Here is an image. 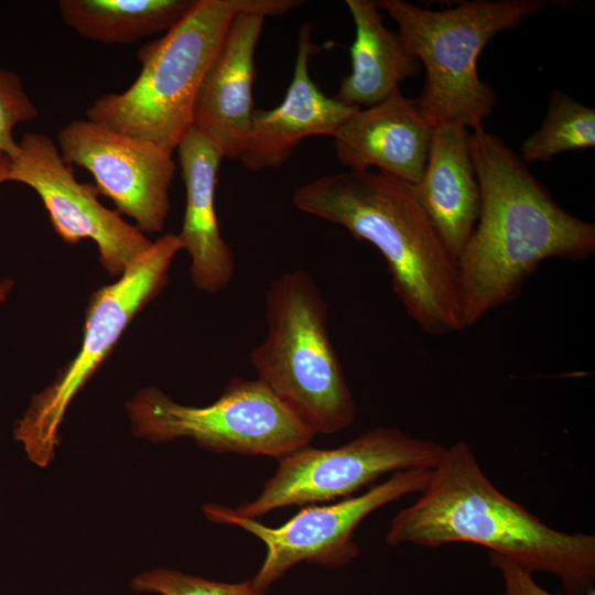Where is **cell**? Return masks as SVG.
<instances>
[{
    "label": "cell",
    "mask_w": 595,
    "mask_h": 595,
    "mask_svg": "<svg viewBox=\"0 0 595 595\" xmlns=\"http://www.w3.org/2000/svg\"><path fill=\"white\" fill-rule=\"evenodd\" d=\"M469 151L482 204L457 258L465 328L515 301L545 260L595 252V225L560 206L504 140L473 130Z\"/></svg>",
    "instance_id": "1"
},
{
    "label": "cell",
    "mask_w": 595,
    "mask_h": 595,
    "mask_svg": "<svg viewBox=\"0 0 595 595\" xmlns=\"http://www.w3.org/2000/svg\"><path fill=\"white\" fill-rule=\"evenodd\" d=\"M419 494L392 518L385 537L388 547L473 543L531 573L558 576L564 595L594 589L595 537L554 529L506 496L484 473L467 442L445 448Z\"/></svg>",
    "instance_id": "2"
},
{
    "label": "cell",
    "mask_w": 595,
    "mask_h": 595,
    "mask_svg": "<svg viewBox=\"0 0 595 595\" xmlns=\"http://www.w3.org/2000/svg\"><path fill=\"white\" fill-rule=\"evenodd\" d=\"M292 201L374 245L405 313L424 333L465 328L457 259L409 184L381 172L348 171L305 183Z\"/></svg>",
    "instance_id": "3"
},
{
    "label": "cell",
    "mask_w": 595,
    "mask_h": 595,
    "mask_svg": "<svg viewBox=\"0 0 595 595\" xmlns=\"http://www.w3.org/2000/svg\"><path fill=\"white\" fill-rule=\"evenodd\" d=\"M296 0H194L164 35L138 51L141 71L122 93L106 94L87 109L88 120L174 151L193 126L203 78L232 18L244 11L284 14Z\"/></svg>",
    "instance_id": "4"
},
{
    "label": "cell",
    "mask_w": 595,
    "mask_h": 595,
    "mask_svg": "<svg viewBox=\"0 0 595 595\" xmlns=\"http://www.w3.org/2000/svg\"><path fill=\"white\" fill-rule=\"evenodd\" d=\"M267 335L249 354L262 381L315 434L337 433L357 408L328 333V305L310 273H282L266 294Z\"/></svg>",
    "instance_id": "5"
},
{
    "label": "cell",
    "mask_w": 595,
    "mask_h": 595,
    "mask_svg": "<svg viewBox=\"0 0 595 595\" xmlns=\"http://www.w3.org/2000/svg\"><path fill=\"white\" fill-rule=\"evenodd\" d=\"M398 24V33L425 69L416 100L433 127L459 123L482 129L497 104L491 85L480 79L477 60L498 33L516 29L542 12L545 0H473L441 11L403 0L376 1Z\"/></svg>",
    "instance_id": "6"
},
{
    "label": "cell",
    "mask_w": 595,
    "mask_h": 595,
    "mask_svg": "<svg viewBox=\"0 0 595 595\" xmlns=\"http://www.w3.org/2000/svg\"><path fill=\"white\" fill-rule=\"evenodd\" d=\"M126 408L138 437L156 443L187 437L217 453L280 459L316 436L258 378H230L220 397L203 407L178 403L151 387Z\"/></svg>",
    "instance_id": "7"
},
{
    "label": "cell",
    "mask_w": 595,
    "mask_h": 595,
    "mask_svg": "<svg viewBox=\"0 0 595 595\" xmlns=\"http://www.w3.org/2000/svg\"><path fill=\"white\" fill-rule=\"evenodd\" d=\"M183 250L176 234L152 241L119 279L96 290L86 309L82 346L54 381L34 394L14 428L31 462L46 466L58 444V428L65 411L111 353L132 318L166 285L174 257Z\"/></svg>",
    "instance_id": "8"
},
{
    "label": "cell",
    "mask_w": 595,
    "mask_h": 595,
    "mask_svg": "<svg viewBox=\"0 0 595 595\" xmlns=\"http://www.w3.org/2000/svg\"><path fill=\"white\" fill-rule=\"evenodd\" d=\"M446 446L413 437L398 428L379 426L333 448L310 444L278 459L260 494L234 511L257 519L288 506H309L350 497L380 476L432 469Z\"/></svg>",
    "instance_id": "9"
},
{
    "label": "cell",
    "mask_w": 595,
    "mask_h": 595,
    "mask_svg": "<svg viewBox=\"0 0 595 595\" xmlns=\"http://www.w3.org/2000/svg\"><path fill=\"white\" fill-rule=\"evenodd\" d=\"M431 469L393 473L367 491L328 505H309L283 524L269 527L253 518L241 517L232 508L207 504L203 511L213 522L236 526L266 545L261 567L251 580L262 592L300 563L342 569L359 555L354 539L358 524L377 509L404 496L420 493Z\"/></svg>",
    "instance_id": "10"
},
{
    "label": "cell",
    "mask_w": 595,
    "mask_h": 595,
    "mask_svg": "<svg viewBox=\"0 0 595 595\" xmlns=\"http://www.w3.org/2000/svg\"><path fill=\"white\" fill-rule=\"evenodd\" d=\"M10 159L7 181L26 184L39 194L55 232L65 242L94 240L109 275L120 277L152 245L136 226L99 203L95 184L76 180L48 136L25 133Z\"/></svg>",
    "instance_id": "11"
},
{
    "label": "cell",
    "mask_w": 595,
    "mask_h": 595,
    "mask_svg": "<svg viewBox=\"0 0 595 595\" xmlns=\"http://www.w3.org/2000/svg\"><path fill=\"white\" fill-rule=\"evenodd\" d=\"M63 161L86 169L99 194L136 221L141 232H159L170 212L175 173L173 151L131 138L86 119H75L57 136Z\"/></svg>",
    "instance_id": "12"
},
{
    "label": "cell",
    "mask_w": 595,
    "mask_h": 595,
    "mask_svg": "<svg viewBox=\"0 0 595 595\" xmlns=\"http://www.w3.org/2000/svg\"><path fill=\"white\" fill-rule=\"evenodd\" d=\"M264 17L237 13L199 86L193 127L220 154L239 159L250 133L256 76L255 52Z\"/></svg>",
    "instance_id": "13"
},
{
    "label": "cell",
    "mask_w": 595,
    "mask_h": 595,
    "mask_svg": "<svg viewBox=\"0 0 595 595\" xmlns=\"http://www.w3.org/2000/svg\"><path fill=\"white\" fill-rule=\"evenodd\" d=\"M433 127L414 99L401 94L358 109L334 133L338 161L350 171L377 167L415 185L425 169Z\"/></svg>",
    "instance_id": "14"
},
{
    "label": "cell",
    "mask_w": 595,
    "mask_h": 595,
    "mask_svg": "<svg viewBox=\"0 0 595 595\" xmlns=\"http://www.w3.org/2000/svg\"><path fill=\"white\" fill-rule=\"evenodd\" d=\"M313 48L311 26L306 23L300 30L293 76L283 100L272 109L255 110L239 158L246 169L256 172L282 165L303 139L333 137L359 109L327 97L312 80L309 61Z\"/></svg>",
    "instance_id": "15"
},
{
    "label": "cell",
    "mask_w": 595,
    "mask_h": 595,
    "mask_svg": "<svg viewBox=\"0 0 595 595\" xmlns=\"http://www.w3.org/2000/svg\"><path fill=\"white\" fill-rule=\"evenodd\" d=\"M186 204L181 232L191 258L190 274L196 289L216 293L228 286L235 272L230 246L221 237L215 209V190L223 155L193 126L177 145Z\"/></svg>",
    "instance_id": "16"
},
{
    "label": "cell",
    "mask_w": 595,
    "mask_h": 595,
    "mask_svg": "<svg viewBox=\"0 0 595 595\" xmlns=\"http://www.w3.org/2000/svg\"><path fill=\"white\" fill-rule=\"evenodd\" d=\"M469 136L468 128L459 123L433 128L424 172L415 185H410L456 259L477 224L482 204Z\"/></svg>",
    "instance_id": "17"
},
{
    "label": "cell",
    "mask_w": 595,
    "mask_h": 595,
    "mask_svg": "<svg viewBox=\"0 0 595 595\" xmlns=\"http://www.w3.org/2000/svg\"><path fill=\"white\" fill-rule=\"evenodd\" d=\"M356 36L351 44V72L335 98L353 107H371L401 94L399 85L418 75L422 65L398 32L383 24L376 1L346 0Z\"/></svg>",
    "instance_id": "18"
},
{
    "label": "cell",
    "mask_w": 595,
    "mask_h": 595,
    "mask_svg": "<svg viewBox=\"0 0 595 595\" xmlns=\"http://www.w3.org/2000/svg\"><path fill=\"white\" fill-rule=\"evenodd\" d=\"M194 0H60L64 23L106 44H127L167 32Z\"/></svg>",
    "instance_id": "19"
},
{
    "label": "cell",
    "mask_w": 595,
    "mask_h": 595,
    "mask_svg": "<svg viewBox=\"0 0 595 595\" xmlns=\"http://www.w3.org/2000/svg\"><path fill=\"white\" fill-rule=\"evenodd\" d=\"M594 147L595 109L553 90L541 127L522 142L519 156L526 164L547 162L562 152Z\"/></svg>",
    "instance_id": "20"
},
{
    "label": "cell",
    "mask_w": 595,
    "mask_h": 595,
    "mask_svg": "<svg viewBox=\"0 0 595 595\" xmlns=\"http://www.w3.org/2000/svg\"><path fill=\"white\" fill-rule=\"evenodd\" d=\"M131 587L139 593L159 595H266L251 580L217 582L169 569L142 572L132 578Z\"/></svg>",
    "instance_id": "21"
},
{
    "label": "cell",
    "mask_w": 595,
    "mask_h": 595,
    "mask_svg": "<svg viewBox=\"0 0 595 595\" xmlns=\"http://www.w3.org/2000/svg\"><path fill=\"white\" fill-rule=\"evenodd\" d=\"M39 115L23 90L19 76L0 68V152L10 158L18 151L13 129L20 122L34 120Z\"/></svg>",
    "instance_id": "22"
},
{
    "label": "cell",
    "mask_w": 595,
    "mask_h": 595,
    "mask_svg": "<svg viewBox=\"0 0 595 595\" xmlns=\"http://www.w3.org/2000/svg\"><path fill=\"white\" fill-rule=\"evenodd\" d=\"M489 559L504 578V595H558L539 586L534 582L532 573L516 561L493 552L489 553ZM584 595H595V589H591Z\"/></svg>",
    "instance_id": "23"
},
{
    "label": "cell",
    "mask_w": 595,
    "mask_h": 595,
    "mask_svg": "<svg viewBox=\"0 0 595 595\" xmlns=\"http://www.w3.org/2000/svg\"><path fill=\"white\" fill-rule=\"evenodd\" d=\"M11 159L8 154L0 152V183L7 181V175L10 169ZM8 286L4 283H0V302L3 301Z\"/></svg>",
    "instance_id": "24"
}]
</instances>
